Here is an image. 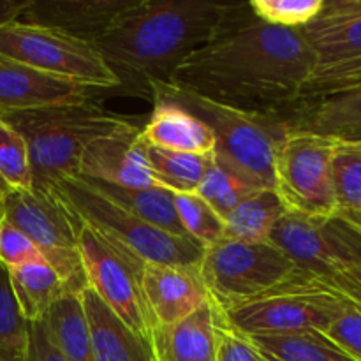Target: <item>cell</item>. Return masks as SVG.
<instances>
[{
  "instance_id": "obj_2",
  "label": "cell",
  "mask_w": 361,
  "mask_h": 361,
  "mask_svg": "<svg viewBox=\"0 0 361 361\" xmlns=\"http://www.w3.org/2000/svg\"><path fill=\"white\" fill-rule=\"evenodd\" d=\"M235 4L133 0L92 46L118 80L111 94L152 101V85L169 83L176 67L210 42Z\"/></svg>"
},
{
  "instance_id": "obj_38",
  "label": "cell",
  "mask_w": 361,
  "mask_h": 361,
  "mask_svg": "<svg viewBox=\"0 0 361 361\" xmlns=\"http://www.w3.org/2000/svg\"><path fill=\"white\" fill-rule=\"evenodd\" d=\"M317 281L348 302L361 303V267L348 268V270L338 271L330 277L317 279Z\"/></svg>"
},
{
  "instance_id": "obj_37",
  "label": "cell",
  "mask_w": 361,
  "mask_h": 361,
  "mask_svg": "<svg viewBox=\"0 0 361 361\" xmlns=\"http://www.w3.org/2000/svg\"><path fill=\"white\" fill-rule=\"evenodd\" d=\"M361 85V60L360 62L349 63V66L342 67V69L334 71V73L326 74V76L319 78V80L312 81L303 90V102L314 101L323 95L335 94V92L348 90V88L360 87Z\"/></svg>"
},
{
  "instance_id": "obj_30",
  "label": "cell",
  "mask_w": 361,
  "mask_h": 361,
  "mask_svg": "<svg viewBox=\"0 0 361 361\" xmlns=\"http://www.w3.org/2000/svg\"><path fill=\"white\" fill-rule=\"evenodd\" d=\"M176 215L187 235L207 249L224 236V219L196 192L175 194Z\"/></svg>"
},
{
  "instance_id": "obj_43",
  "label": "cell",
  "mask_w": 361,
  "mask_h": 361,
  "mask_svg": "<svg viewBox=\"0 0 361 361\" xmlns=\"http://www.w3.org/2000/svg\"><path fill=\"white\" fill-rule=\"evenodd\" d=\"M334 137L335 140L349 141V143H360L361 145V130H353V133H345V134H341V136H334Z\"/></svg>"
},
{
  "instance_id": "obj_45",
  "label": "cell",
  "mask_w": 361,
  "mask_h": 361,
  "mask_svg": "<svg viewBox=\"0 0 361 361\" xmlns=\"http://www.w3.org/2000/svg\"><path fill=\"white\" fill-rule=\"evenodd\" d=\"M349 303H353V305H355V307H356V309H358V310H361V303H355V302H349Z\"/></svg>"
},
{
  "instance_id": "obj_26",
  "label": "cell",
  "mask_w": 361,
  "mask_h": 361,
  "mask_svg": "<svg viewBox=\"0 0 361 361\" xmlns=\"http://www.w3.org/2000/svg\"><path fill=\"white\" fill-rule=\"evenodd\" d=\"M247 338L264 361H356L319 331L250 335Z\"/></svg>"
},
{
  "instance_id": "obj_24",
  "label": "cell",
  "mask_w": 361,
  "mask_h": 361,
  "mask_svg": "<svg viewBox=\"0 0 361 361\" xmlns=\"http://www.w3.org/2000/svg\"><path fill=\"white\" fill-rule=\"evenodd\" d=\"M46 337L66 361H94L83 302L76 293H66L42 317Z\"/></svg>"
},
{
  "instance_id": "obj_13",
  "label": "cell",
  "mask_w": 361,
  "mask_h": 361,
  "mask_svg": "<svg viewBox=\"0 0 361 361\" xmlns=\"http://www.w3.org/2000/svg\"><path fill=\"white\" fill-rule=\"evenodd\" d=\"M300 30L314 55L309 83L360 62L361 0H324L321 13Z\"/></svg>"
},
{
  "instance_id": "obj_22",
  "label": "cell",
  "mask_w": 361,
  "mask_h": 361,
  "mask_svg": "<svg viewBox=\"0 0 361 361\" xmlns=\"http://www.w3.org/2000/svg\"><path fill=\"white\" fill-rule=\"evenodd\" d=\"M85 180L92 187H95L99 192L104 194L109 201L122 207L123 210L130 212L147 224L155 226V228L171 233V235L190 238L185 229H183V226L180 224L175 208V194L171 190L162 189V187H141V189H136V187H120L113 185V183L95 182V180L90 178Z\"/></svg>"
},
{
  "instance_id": "obj_10",
  "label": "cell",
  "mask_w": 361,
  "mask_h": 361,
  "mask_svg": "<svg viewBox=\"0 0 361 361\" xmlns=\"http://www.w3.org/2000/svg\"><path fill=\"white\" fill-rule=\"evenodd\" d=\"M335 140L289 126L275 154L274 189L289 212L307 217H335L331 157Z\"/></svg>"
},
{
  "instance_id": "obj_9",
  "label": "cell",
  "mask_w": 361,
  "mask_h": 361,
  "mask_svg": "<svg viewBox=\"0 0 361 361\" xmlns=\"http://www.w3.org/2000/svg\"><path fill=\"white\" fill-rule=\"evenodd\" d=\"M298 270L291 257L271 242L222 238L204 249L200 277L210 302L226 310L275 288Z\"/></svg>"
},
{
  "instance_id": "obj_1",
  "label": "cell",
  "mask_w": 361,
  "mask_h": 361,
  "mask_svg": "<svg viewBox=\"0 0 361 361\" xmlns=\"http://www.w3.org/2000/svg\"><path fill=\"white\" fill-rule=\"evenodd\" d=\"M314 55L300 28L257 20L235 4L222 30L190 53L169 83L214 101L289 120L303 101Z\"/></svg>"
},
{
  "instance_id": "obj_23",
  "label": "cell",
  "mask_w": 361,
  "mask_h": 361,
  "mask_svg": "<svg viewBox=\"0 0 361 361\" xmlns=\"http://www.w3.org/2000/svg\"><path fill=\"white\" fill-rule=\"evenodd\" d=\"M288 212L275 189L252 190L224 217L222 238L249 243L270 242L271 231Z\"/></svg>"
},
{
  "instance_id": "obj_8",
  "label": "cell",
  "mask_w": 361,
  "mask_h": 361,
  "mask_svg": "<svg viewBox=\"0 0 361 361\" xmlns=\"http://www.w3.org/2000/svg\"><path fill=\"white\" fill-rule=\"evenodd\" d=\"M0 56L85 88L113 92L118 87L116 76L92 42L56 28L23 23L20 20L2 23Z\"/></svg>"
},
{
  "instance_id": "obj_15",
  "label": "cell",
  "mask_w": 361,
  "mask_h": 361,
  "mask_svg": "<svg viewBox=\"0 0 361 361\" xmlns=\"http://www.w3.org/2000/svg\"><path fill=\"white\" fill-rule=\"evenodd\" d=\"M145 303L154 326H171L210 302L197 268L147 264L141 275Z\"/></svg>"
},
{
  "instance_id": "obj_33",
  "label": "cell",
  "mask_w": 361,
  "mask_h": 361,
  "mask_svg": "<svg viewBox=\"0 0 361 361\" xmlns=\"http://www.w3.org/2000/svg\"><path fill=\"white\" fill-rule=\"evenodd\" d=\"M28 324L21 317L9 281V270L0 264V344L27 348Z\"/></svg>"
},
{
  "instance_id": "obj_40",
  "label": "cell",
  "mask_w": 361,
  "mask_h": 361,
  "mask_svg": "<svg viewBox=\"0 0 361 361\" xmlns=\"http://www.w3.org/2000/svg\"><path fill=\"white\" fill-rule=\"evenodd\" d=\"M28 0H0V25L20 20Z\"/></svg>"
},
{
  "instance_id": "obj_27",
  "label": "cell",
  "mask_w": 361,
  "mask_h": 361,
  "mask_svg": "<svg viewBox=\"0 0 361 361\" xmlns=\"http://www.w3.org/2000/svg\"><path fill=\"white\" fill-rule=\"evenodd\" d=\"M145 154L155 185L171 190L173 194L196 192L214 157V154L173 152L147 143Z\"/></svg>"
},
{
  "instance_id": "obj_35",
  "label": "cell",
  "mask_w": 361,
  "mask_h": 361,
  "mask_svg": "<svg viewBox=\"0 0 361 361\" xmlns=\"http://www.w3.org/2000/svg\"><path fill=\"white\" fill-rule=\"evenodd\" d=\"M324 337L348 353L351 358L361 361V310L345 300V305L337 319L330 324Z\"/></svg>"
},
{
  "instance_id": "obj_12",
  "label": "cell",
  "mask_w": 361,
  "mask_h": 361,
  "mask_svg": "<svg viewBox=\"0 0 361 361\" xmlns=\"http://www.w3.org/2000/svg\"><path fill=\"white\" fill-rule=\"evenodd\" d=\"M78 249L87 288H90L134 334L148 342L152 319L141 289V275L147 264L116 252L81 222Z\"/></svg>"
},
{
  "instance_id": "obj_39",
  "label": "cell",
  "mask_w": 361,
  "mask_h": 361,
  "mask_svg": "<svg viewBox=\"0 0 361 361\" xmlns=\"http://www.w3.org/2000/svg\"><path fill=\"white\" fill-rule=\"evenodd\" d=\"M28 324L27 361H66L46 337L42 321Z\"/></svg>"
},
{
  "instance_id": "obj_19",
  "label": "cell",
  "mask_w": 361,
  "mask_h": 361,
  "mask_svg": "<svg viewBox=\"0 0 361 361\" xmlns=\"http://www.w3.org/2000/svg\"><path fill=\"white\" fill-rule=\"evenodd\" d=\"M94 361H152L150 345L134 334L90 288L80 293Z\"/></svg>"
},
{
  "instance_id": "obj_7",
  "label": "cell",
  "mask_w": 361,
  "mask_h": 361,
  "mask_svg": "<svg viewBox=\"0 0 361 361\" xmlns=\"http://www.w3.org/2000/svg\"><path fill=\"white\" fill-rule=\"evenodd\" d=\"M0 217L32 240L67 291L80 295L87 288L78 249L80 221L53 187L6 190L0 197Z\"/></svg>"
},
{
  "instance_id": "obj_17",
  "label": "cell",
  "mask_w": 361,
  "mask_h": 361,
  "mask_svg": "<svg viewBox=\"0 0 361 361\" xmlns=\"http://www.w3.org/2000/svg\"><path fill=\"white\" fill-rule=\"evenodd\" d=\"M133 0H28L20 21L56 28L92 42Z\"/></svg>"
},
{
  "instance_id": "obj_20",
  "label": "cell",
  "mask_w": 361,
  "mask_h": 361,
  "mask_svg": "<svg viewBox=\"0 0 361 361\" xmlns=\"http://www.w3.org/2000/svg\"><path fill=\"white\" fill-rule=\"evenodd\" d=\"M147 145L173 152L214 154L215 137L207 123L171 101L155 99L148 122L141 127Z\"/></svg>"
},
{
  "instance_id": "obj_18",
  "label": "cell",
  "mask_w": 361,
  "mask_h": 361,
  "mask_svg": "<svg viewBox=\"0 0 361 361\" xmlns=\"http://www.w3.org/2000/svg\"><path fill=\"white\" fill-rule=\"evenodd\" d=\"M219 310L212 302L180 323L154 326L148 337L152 361H215Z\"/></svg>"
},
{
  "instance_id": "obj_4",
  "label": "cell",
  "mask_w": 361,
  "mask_h": 361,
  "mask_svg": "<svg viewBox=\"0 0 361 361\" xmlns=\"http://www.w3.org/2000/svg\"><path fill=\"white\" fill-rule=\"evenodd\" d=\"M155 99L171 101L207 123L215 137V157L242 173L257 189H274L275 154L289 122L281 116L247 111L173 83L152 85Z\"/></svg>"
},
{
  "instance_id": "obj_14",
  "label": "cell",
  "mask_w": 361,
  "mask_h": 361,
  "mask_svg": "<svg viewBox=\"0 0 361 361\" xmlns=\"http://www.w3.org/2000/svg\"><path fill=\"white\" fill-rule=\"evenodd\" d=\"M137 122L97 137L85 148L78 175L120 187H157L145 154V141Z\"/></svg>"
},
{
  "instance_id": "obj_29",
  "label": "cell",
  "mask_w": 361,
  "mask_h": 361,
  "mask_svg": "<svg viewBox=\"0 0 361 361\" xmlns=\"http://www.w3.org/2000/svg\"><path fill=\"white\" fill-rule=\"evenodd\" d=\"M335 140V137H334ZM337 214L361 207V145L335 140L331 157Z\"/></svg>"
},
{
  "instance_id": "obj_41",
  "label": "cell",
  "mask_w": 361,
  "mask_h": 361,
  "mask_svg": "<svg viewBox=\"0 0 361 361\" xmlns=\"http://www.w3.org/2000/svg\"><path fill=\"white\" fill-rule=\"evenodd\" d=\"M0 361H27V348L0 344Z\"/></svg>"
},
{
  "instance_id": "obj_28",
  "label": "cell",
  "mask_w": 361,
  "mask_h": 361,
  "mask_svg": "<svg viewBox=\"0 0 361 361\" xmlns=\"http://www.w3.org/2000/svg\"><path fill=\"white\" fill-rule=\"evenodd\" d=\"M256 189L257 187H254L242 173L214 154L210 168L204 173L196 194L224 219L243 197Z\"/></svg>"
},
{
  "instance_id": "obj_3",
  "label": "cell",
  "mask_w": 361,
  "mask_h": 361,
  "mask_svg": "<svg viewBox=\"0 0 361 361\" xmlns=\"http://www.w3.org/2000/svg\"><path fill=\"white\" fill-rule=\"evenodd\" d=\"M0 118L23 136L35 189H49L60 180L76 176L81 155L92 141L136 122L108 111L90 97Z\"/></svg>"
},
{
  "instance_id": "obj_21",
  "label": "cell",
  "mask_w": 361,
  "mask_h": 361,
  "mask_svg": "<svg viewBox=\"0 0 361 361\" xmlns=\"http://www.w3.org/2000/svg\"><path fill=\"white\" fill-rule=\"evenodd\" d=\"M288 122L298 129L331 137L361 130V85L303 102Z\"/></svg>"
},
{
  "instance_id": "obj_16",
  "label": "cell",
  "mask_w": 361,
  "mask_h": 361,
  "mask_svg": "<svg viewBox=\"0 0 361 361\" xmlns=\"http://www.w3.org/2000/svg\"><path fill=\"white\" fill-rule=\"evenodd\" d=\"M90 97L88 88L0 56V116Z\"/></svg>"
},
{
  "instance_id": "obj_25",
  "label": "cell",
  "mask_w": 361,
  "mask_h": 361,
  "mask_svg": "<svg viewBox=\"0 0 361 361\" xmlns=\"http://www.w3.org/2000/svg\"><path fill=\"white\" fill-rule=\"evenodd\" d=\"M11 288L25 323H37L53 303L67 291L66 282L46 261L23 264L9 270Z\"/></svg>"
},
{
  "instance_id": "obj_11",
  "label": "cell",
  "mask_w": 361,
  "mask_h": 361,
  "mask_svg": "<svg viewBox=\"0 0 361 361\" xmlns=\"http://www.w3.org/2000/svg\"><path fill=\"white\" fill-rule=\"evenodd\" d=\"M270 242L316 279L361 267V233L337 215L307 217L288 212L271 231Z\"/></svg>"
},
{
  "instance_id": "obj_42",
  "label": "cell",
  "mask_w": 361,
  "mask_h": 361,
  "mask_svg": "<svg viewBox=\"0 0 361 361\" xmlns=\"http://www.w3.org/2000/svg\"><path fill=\"white\" fill-rule=\"evenodd\" d=\"M337 217H341L342 221L348 222L351 228H355L356 231L361 233V207L356 208V210L341 212V214H337Z\"/></svg>"
},
{
  "instance_id": "obj_46",
  "label": "cell",
  "mask_w": 361,
  "mask_h": 361,
  "mask_svg": "<svg viewBox=\"0 0 361 361\" xmlns=\"http://www.w3.org/2000/svg\"><path fill=\"white\" fill-rule=\"evenodd\" d=\"M0 197H2V194H0Z\"/></svg>"
},
{
  "instance_id": "obj_44",
  "label": "cell",
  "mask_w": 361,
  "mask_h": 361,
  "mask_svg": "<svg viewBox=\"0 0 361 361\" xmlns=\"http://www.w3.org/2000/svg\"><path fill=\"white\" fill-rule=\"evenodd\" d=\"M6 190H9V189H7V185L2 182V178H0V194H4Z\"/></svg>"
},
{
  "instance_id": "obj_5",
  "label": "cell",
  "mask_w": 361,
  "mask_h": 361,
  "mask_svg": "<svg viewBox=\"0 0 361 361\" xmlns=\"http://www.w3.org/2000/svg\"><path fill=\"white\" fill-rule=\"evenodd\" d=\"M53 189L66 201L78 221L116 252L143 264H169L200 270L204 254L201 243L147 224L109 201L83 176L76 175L60 180Z\"/></svg>"
},
{
  "instance_id": "obj_34",
  "label": "cell",
  "mask_w": 361,
  "mask_h": 361,
  "mask_svg": "<svg viewBox=\"0 0 361 361\" xmlns=\"http://www.w3.org/2000/svg\"><path fill=\"white\" fill-rule=\"evenodd\" d=\"M35 261H44V257L32 240L16 226L0 217V264L13 270Z\"/></svg>"
},
{
  "instance_id": "obj_6",
  "label": "cell",
  "mask_w": 361,
  "mask_h": 361,
  "mask_svg": "<svg viewBox=\"0 0 361 361\" xmlns=\"http://www.w3.org/2000/svg\"><path fill=\"white\" fill-rule=\"evenodd\" d=\"M345 300L298 270L275 288L219 310L222 319L242 335H282L324 331L342 312Z\"/></svg>"
},
{
  "instance_id": "obj_36",
  "label": "cell",
  "mask_w": 361,
  "mask_h": 361,
  "mask_svg": "<svg viewBox=\"0 0 361 361\" xmlns=\"http://www.w3.org/2000/svg\"><path fill=\"white\" fill-rule=\"evenodd\" d=\"M219 310V309H217ZM215 361H264L249 338L233 330L228 323L217 317V351Z\"/></svg>"
},
{
  "instance_id": "obj_32",
  "label": "cell",
  "mask_w": 361,
  "mask_h": 361,
  "mask_svg": "<svg viewBox=\"0 0 361 361\" xmlns=\"http://www.w3.org/2000/svg\"><path fill=\"white\" fill-rule=\"evenodd\" d=\"M249 9L257 20L284 28H302L323 9L324 0H250Z\"/></svg>"
},
{
  "instance_id": "obj_31",
  "label": "cell",
  "mask_w": 361,
  "mask_h": 361,
  "mask_svg": "<svg viewBox=\"0 0 361 361\" xmlns=\"http://www.w3.org/2000/svg\"><path fill=\"white\" fill-rule=\"evenodd\" d=\"M0 178L7 189H32V168L23 136L11 123L0 118Z\"/></svg>"
}]
</instances>
